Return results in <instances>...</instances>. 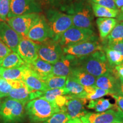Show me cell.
Wrapping results in <instances>:
<instances>
[{
    "instance_id": "6da1fadb",
    "label": "cell",
    "mask_w": 123,
    "mask_h": 123,
    "mask_svg": "<svg viewBox=\"0 0 123 123\" xmlns=\"http://www.w3.org/2000/svg\"><path fill=\"white\" fill-rule=\"evenodd\" d=\"M76 66L96 78L113 72L115 69L109 64L104 50L96 51L87 56L77 58Z\"/></svg>"
},
{
    "instance_id": "7a4b0ae2",
    "label": "cell",
    "mask_w": 123,
    "mask_h": 123,
    "mask_svg": "<svg viewBox=\"0 0 123 123\" xmlns=\"http://www.w3.org/2000/svg\"><path fill=\"white\" fill-rule=\"evenodd\" d=\"M25 111L30 121L34 123L44 122L55 113L61 112L57 106L43 98L29 101L25 105Z\"/></svg>"
},
{
    "instance_id": "3957f363",
    "label": "cell",
    "mask_w": 123,
    "mask_h": 123,
    "mask_svg": "<svg viewBox=\"0 0 123 123\" xmlns=\"http://www.w3.org/2000/svg\"><path fill=\"white\" fill-rule=\"evenodd\" d=\"M47 17V23L52 34L51 39L58 42L62 34L73 26L72 15L56 11H50Z\"/></svg>"
},
{
    "instance_id": "277c9868",
    "label": "cell",
    "mask_w": 123,
    "mask_h": 123,
    "mask_svg": "<svg viewBox=\"0 0 123 123\" xmlns=\"http://www.w3.org/2000/svg\"><path fill=\"white\" fill-rule=\"evenodd\" d=\"M80 120L83 123H123V111L115 104L113 108L103 112L88 111Z\"/></svg>"
},
{
    "instance_id": "5b68a950",
    "label": "cell",
    "mask_w": 123,
    "mask_h": 123,
    "mask_svg": "<svg viewBox=\"0 0 123 123\" xmlns=\"http://www.w3.org/2000/svg\"><path fill=\"white\" fill-rule=\"evenodd\" d=\"M25 104L7 98L2 103L0 116L5 123H15L22 120L25 111Z\"/></svg>"
},
{
    "instance_id": "8992f818",
    "label": "cell",
    "mask_w": 123,
    "mask_h": 123,
    "mask_svg": "<svg viewBox=\"0 0 123 123\" xmlns=\"http://www.w3.org/2000/svg\"><path fill=\"white\" fill-rule=\"evenodd\" d=\"M96 38V35L91 29L80 28L72 26L62 34L58 42L62 47H63Z\"/></svg>"
},
{
    "instance_id": "52a82bcc",
    "label": "cell",
    "mask_w": 123,
    "mask_h": 123,
    "mask_svg": "<svg viewBox=\"0 0 123 123\" xmlns=\"http://www.w3.org/2000/svg\"><path fill=\"white\" fill-rule=\"evenodd\" d=\"M38 54L41 59L54 64L61 59L64 53L59 43L50 38L39 43Z\"/></svg>"
},
{
    "instance_id": "ba28073f",
    "label": "cell",
    "mask_w": 123,
    "mask_h": 123,
    "mask_svg": "<svg viewBox=\"0 0 123 123\" xmlns=\"http://www.w3.org/2000/svg\"><path fill=\"white\" fill-rule=\"evenodd\" d=\"M41 17L39 13H30L7 18L6 22L22 37H26L29 30Z\"/></svg>"
},
{
    "instance_id": "9c48e42d",
    "label": "cell",
    "mask_w": 123,
    "mask_h": 123,
    "mask_svg": "<svg viewBox=\"0 0 123 123\" xmlns=\"http://www.w3.org/2000/svg\"><path fill=\"white\" fill-rule=\"evenodd\" d=\"M63 50L66 54L80 58L90 55L96 51L103 50V46L101 45L96 38L65 46L63 47Z\"/></svg>"
},
{
    "instance_id": "30bf717a",
    "label": "cell",
    "mask_w": 123,
    "mask_h": 123,
    "mask_svg": "<svg viewBox=\"0 0 123 123\" xmlns=\"http://www.w3.org/2000/svg\"><path fill=\"white\" fill-rule=\"evenodd\" d=\"M93 13L87 3L79 5L72 14L73 26L84 29L93 28Z\"/></svg>"
},
{
    "instance_id": "8fae6325",
    "label": "cell",
    "mask_w": 123,
    "mask_h": 123,
    "mask_svg": "<svg viewBox=\"0 0 123 123\" xmlns=\"http://www.w3.org/2000/svg\"><path fill=\"white\" fill-rule=\"evenodd\" d=\"M95 86L105 90L109 95H123L119 76L114 71L96 78Z\"/></svg>"
},
{
    "instance_id": "7c38bea8",
    "label": "cell",
    "mask_w": 123,
    "mask_h": 123,
    "mask_svg": "<svg viewBox=\"0 0 123 123\" xmlns=\"http://www.w3.org/2000/svg\"><path fill=\"white\" fill-rule=\"evenodd\" d=\"M41 11V9L34 0H11L7 18L30 13H38Z\"/></svg>"
},
{
    "instance_id": "4fadbf2b",
    "label": "cell",
    "mask_w": 123,
    "mask_h": 123,
    "mask_svg": "<svg viewBox=\"0 0 123 123\" xmlns=\"http://www.w3.org/2000/svg\"><path fill=\"white\" fill-rule=\"evenodd\" d=\"M38 47L39 43L26 37H22L18 44L17 53L26 64H29L39 58Z\"/></svg>"
},
{
    "instance_id": "5bb4252c",
    "label": "cell",
    "mask_w": 123,
    "mask_h": 123,
    "mask_svg": "<svg viewBox=\"0 0 123 123\" xmlns=\"http://www.w3.org/2000/svg\"><path fill=\"white\" fill-rule=\"evenodd\" d=\"M22 38V37L6 21H0V40L12 51L17 52L18 44Z\"/></svg>"
},
{
    "instance_id": "9a60e30c",
    "label": "cell",
    "mask_w": 123,
    "mask_h": 123,
    "mask_svg": "<svg viewBox=\"0 0 123 123\" xmlns=\"http://www.w3.org/2000/svg\"><path fill=\"white\" fill-rule=\"evenodd\" d=\"M26 38L38 43L52 38V34L48 23L43 17L33 26L27 34Z\"/></svg>"
},
{
    "instance_id": "2e32d148",
    "label": "cell",
    "mask_w": 123,
    "mask_h": 123,
    "mask_svg": "<svg viewBox=\"0 0 123 123\" xmlns=\"http://www.w3.org/2000/svg\"><path fill=\"white\" fill-rule=\"evenodd\" d=\"M67 96L68 98V100L62 112L66 113L70 119L75 118L80 119L88 112V111L85 109L87 99L85 98H71L68 95Z\"/></svg>"
},
{
    "instance_id": "e0dca14e",
    "label": "cell",
    "mask_w": 123,
    "mask_h": 123,
    "mask_svg": "<svg viewBox=\"0 0 123 123\" xmlns=\"http://www.w3.org/2000/svg\"><path fill=\"white\" fill-rule=\"evenodd\" d=\"M21 80L32 92H43L47 90L43 80L31 69L29 68L27 64L24 70Z\"/></svg>"
},
{
    "instance_id": "ac0fdd59",
    "label": "cell",
    "mask_w": 123,
    "mask_h": 123,
    "mask_svg": "<svg viewBox=\"0 0 123 123\" xmlns=\"http://www.w3.org/2000/svg\"><path fill=\"white\" fill-rule=\"evenodd\" d=\"M77 58L72 55H63L59 61L53 64L52 75L55 76L68 77L73 67L76 66Z\"/></svg>"
},
{
    "instance_id": "d6986e66",
    "label": "cell",
    "mask_w": 123,
    "mask_h": 123,
    "mask_svg": "<svg viewBox=\"0 0 123 123\" xmlns=\"http://www.w3.org/2000/svg\"><path fill=\"white\" fill-rule=\"evenodd\" d=\"M40 92L31 91L24 83L19 88L12 89L7 98L20 101L26 105L29 101L39 98Z\"/></svg>"
},
{
    "instance_id": "ffe728a7",
    "label": "cell",
    "mask_w": 123,
    "mask_h": 123,
    "mask_svg": "<svg viewBox=\"0 0 123 123\" xmlns=\"http://www.w3.org/2000/svg\"><path fill=\"white\" fill-rule=\"evenodd\" d=\"M84 87L95 86L96 78L87 73L79 66L73 67L70 76Z\"/></svg>"
},
{
    "instance_id": "44dd1931",
    "label": "cell",
    "mask_w": 123,
    "mask_h": 123,
    "mask_svg": "<svg viewBox=\"0 0 123 123\" xmlns=\"http://www.w3.org/2000/svg\"><path fill=\"white\" fill-rule=\"evenodd\" d=\"M27 66L43 80L52 75L53 64L43 61L40 58H38L31 63L27 64Z\"/></svg>"
},
{
    "instance_id": "7402d4cb",
    "label": "cell",
    "mask_w": 123,
    "mask_h": 123,
    "mask_svg": "<svg viewBox=\"0 0 123 123\" xmlns=\"http://www.w3.org/2000/svg\"><path fill=\"white\" fill-rule=\"evenodd\" d=\"M96 22L100 36L102 39H105L117 24V19L115 18H98Z\"/></svg>"
},
{
    "instance_id": "603a6c76",
    "label": "cell",
    "mask_w": 123,
    "mask_h": 123,
    "mask_svg": "<svg viewBox=\"0 0 123 123\" xmlns=\"http://www.w3.org/2000/svg\"><path fill=\"white\" fill-rule=\"evenodd\" d=\"M65 88L68 91L67 95L71 98L86 99V92L84 86L70 76L67 77Z\"/></svg>"
},
{
    "instance_id": "cb8c5ba5",
    "label": "cell",
    "mask_w": 123,
    "mask_h": 123,
    "mask_svg": "<svg viewBox=\"0 0 123 123\" xmlns=\"http://www.w3.org/2000/svg\"><path fill=\"white\" fill-rule=\"evenodd\" d=\"M26 67V64L15 68H5L0 67V76L1 78L7 81L21 80Z\"/></svg>"
},
{
    "instance_id": "d4e9b609",
    "label": "cell",
    "mask_w": 123,
    "mask_h": 123,
    "mask_svg": "<svg viewBox=\"0 0 123 123\" xmlns=\"http://www.w3.org/2000/svg\"><path fill=\"white\" fill-rule=\"evenodd\" d=\"M25 64L17 53L12 51L0 61V67L5 68H15Z\"/></svg>"
},
{
    "instance_id": "484cf974",
    "label": "cell",
    "mask_w": 123,
    "mask_h": 123,
    "mask_svg": "<svg viewBox=\"0 0 123 123\" xmlns=\"http://www.w3.org/2000/svg\"><path fill=\"white\" fill-rule=\"evenodd\" d=\"M93 13L98 18H115L119 13V10L91 3Z\"/></svg>"
},
{
    "instance_id": "4316f807",
    "label": "cell",
    "mask_w": 123,
    "mask_h": 123,
    "mask_svg": "<svg viewBox=\"0 0 123 123\" xmlns=\"http://www.w3.org/2000/svg\"><path fill=\"white\" fill-rule=\"evenodd\" d=\"M103 50L105 53L108 62L112 68L116 66L123 64V55L117 51L103 47Z\"/></svg>"
},
{
    "instance_id": "83f0119b",
    "label": "cell",
    "mask_w": 123,
    "mask_h": 123,
    "mask_svg": "<svg viewBox=\"0 0 123 123\" xmlns=\"http://www.w3.org/2000/svg\"><path fill=\"white\" fill-rule=\"evenodd\" d=\"M115 105V104H112L108 99L100 98L90 100L87 108L91 110H95L98 112H103L112 108Z\"/></svg>"
},
{
    "instance_id": "f1b7e54d",
    "label": "cell",
    "mask_w": 123,
    "mask_h": 123,
    "mask_svg": "<svg viewBox=\"0 0 123 123\" xmlns=\"http://www.w3.org/2000/svg\"><path fill=\"white\" fill-rule=\"evenodd\" d=\"M67 77L50 75L46 78L44 81L45 83L47 90L55 88H64L66 86Z\"/></svg>"
},
{
    "instance_id": "f546056e",
    "label": "cell",
    "mask_w": 123,
    "mask_h": 123,
    "mask_svg": "<svg viewBox=\"0 0 123 123\" xmlns=\"http://www.w3.org/2000/svg\"><path fill=\"white\" fill-rule=\"evenodd\" d=\"M68 93L67 90L65 87L61 88H55L41 92L39 98H43L50 102L54 104L55 100L58 96L61 95H68Z\"/></svg>"
},
{
    "instance_id": "4dcf8cb0",
    "label": "cell",
    "mask_w": 123,
    "mask_h": 123,
    "mask_svg": "<svg viewBox=\"0 0 123 123\" xmlns=\"http://www.w3.org/2000/svg\"><path fill=\"white\" fill-rule=\"evenodd\" d=\"M105 39L106 43L123 41V22L117 23Z\"/></svg>"
},
{
    "instance_id": "1f68e13d",
    "label": "cell",
    "mask_w": 123,
    "mask_h": 123,
    "mask_svg": "<svg viewBox=\"0 0 123 123\" xmlns=\"http://www.w3.org/2000/svg\"><path fill=\"white\" fill-rule=\"evenodd\" d=\"M86 92V99L93 100L102 98L105 95H109L108 92L105 90L97 87L96 86L84 87Z\"/></svg>"
},
{
    "instance_id": "d6a6232c",
    "label": "cell",
    "mask_w": 123,
    "mask_h": 123,
    "mask_svg": "<svg viewBox=\"0 0 123 123\" xmlns=\"http://www.w3.org/2000/svg\"><path fill=\"white\" fill-rule=\"evenodd\" d=\"M70 120L69 117L66 113L59 112L55 113L50 118L42 123H67Z\"/></svg>"
},
{
    "instance_id": "836d02e7",
    "label": "cell",
    "mask_w": 123,
    "mask_h": 123,
    "mask_svg": "<svg viewBox=\"0 0 123 123\" xmlns=\"http://www.w3.org/2000/svg\"><path fill=\"white\" fill-rule=\"evenodd\" d=\"M11 0H0V21H6Z\"/></svg>"
},
{
    "instance_id": "e575fe53",
    "label": "cell",
    "mask_w": 123,
    "mask_h": 123,
    "mask_svg": "<svg viewBox=\"0 0 123 123\" xmlns=\"http://www.w3.org/2000/svg\"><path fill=\"white\" fill-rule=\"evenodd\" d=\"M12 89L13 88L8 81L2 78L0 79V98L7 97Z\"/></svg>"
},
{
    "instance_id": "d590c367",
    "label": "cell",
    "mask_w": 123,
    "mask_h": 123,
    "mask_svg": "<svg viewBox=\"0 0 123 123\" xmlns=\"http://www.w3.org/2000/svg\"><path fill=\"white\" fill-rule=\"evenodd\" d=\"M91 3H95L99 5L110 7L113 9H117L115 5V0H89ZM119 10V9H118Z\"/></svg>"
},
{
    "instance_id": "8d00e7d4",
    "label": "cell",
    "mask_w": 123,
    "mask_h": 123,
    "mask_svg": "<svg viewBox=\"0 0 123 123\" xmlns=\"http://www.w3.org/2000/svg\"><path fill=\"white\" fill-rule=\"evenodd\" d=\"M103 47H108L110 49L117 51L123 55V41L104 44Z\"/></svg>"
},
{
    "instance_id": "74e56055",
    "label": "cell",
    "mask_w": 123,
    "mask_h": 123,
    "mask_svg": "<svg viewBox=\"0 0 123 123\" xmlns=\"http://www.w3.org/2000/svg\"><path fill=\"white\" fill-rule=\"evenodd\" d=\"M12 51L1 40H0V61Z\"/></svg>"
},
{
    "instance_id": "f35d334b",
    "label": "cell",
    "mask_w": 123,
    "mask_h": 123,
    "mask_svg": "<svg viewBox=\"0 0 123 123\" xmlns=\"http://www.w3.org/2000/svg\"><path fill=\"white\" fill-rule=\"evenodd\" d=\"M116 101V104L120 110L123 111V95H111Z\"/></svg>"
},
{
    "instance_id": "ab89813d",
    "label": "cell",
    "mask_w": 123,
    "mask_h": 123,
    "mask_svg": "<svg viewBox=\"0 0 123 123\" xmlns=\"http://www.w3.org/2000/svg\"><path fill=\"white\" fill-rule=\"evenodd\" d=\"M115 73L119 77H121L123 79V64L116 66L115 67Z\"/></svg>"
},
{
    "instance_id": "60d3db41",
    "label": "cell",
    "mask_w": 123,
    "mask_h": 123,
    "mask_svg": "<svg viewBox=\"0 0 123 123\" xmlns=\"http://www.w3.org/2000/svg\"><path fill=\"white\" fill-rule=\"evenodd\" d=\"M116 18L117 21H123V6L119 10V13Z\"/></svg>"
},
{
    "instance_id": "b9f144b4",
    "label": "cell",
    "mask_w": 123,
    "mask_h": 123,
    "mask_svg": "<svg viewBox=\"0 0 123 123\" xmlns=\"http://www.w3.org/2000/svg\"><path fill=\"white\" fill-rule=\"evenodd\" d=\"M115 2L117 8L119 10L123 6V0H115Z\"/></svg>"
},
{
    "instance_id": "7bdbcfd3",
    "label": "cell",
    "mask_w": 123,
    "mask_h": 123,
    "mask_svg": "<svg viewBox=\"0 0 123 123\" xmlns=\"http://www.w3.org/2000/svg\"><path fill=\"white\" fill-rule=\"evenodd\" d=\"M120 81V83H121V92H122L123 94V79L121 77H119Z\"/></svg>"
},
{
    "instance_id": "ee69618b",
    "label": "cell",
    "mask_w": 123,
    "mask_h": 123,
    "mask_svg": "<svg viewBox=\"0 0 123 123\" xmlns=\"http://www.w3.org/2000/svg\"><path fill=\"white\" fill-rule=\"evenodd\" d=\"M67 123H75L74 119H70Z\"/></svg>"
},
{
    "instance_id": "f6af8a7d",
    "label": "cell",
    "mask_w": 123,
    "mask_h": 123,
    "mask_svg": "<svg viewBox=\"0 0 123 123\" xmlns=\"http://www.w3.org/2000/svg\"><path fill=\"white\" fill-rule=\"evenodd\" d=\"M1 99V98H0ZM1 105H2V103H1V100H0V111H1Z\"/></svg>"
},
{
    "instance_id": "bcb514c9",
    "label": "cell",
    "mask_w": 123,
    "mask_h": 123,
    "mask_svg": "<svg viewBox=\"0 0 123 123\" xmlns=\"http://www.w3.org/2000/svg\"><path fill=\"white\" fill-rule=\"evenodd\" d=\"M0 79H1V76H0Z\"/></svg>"
}]
</instances>
